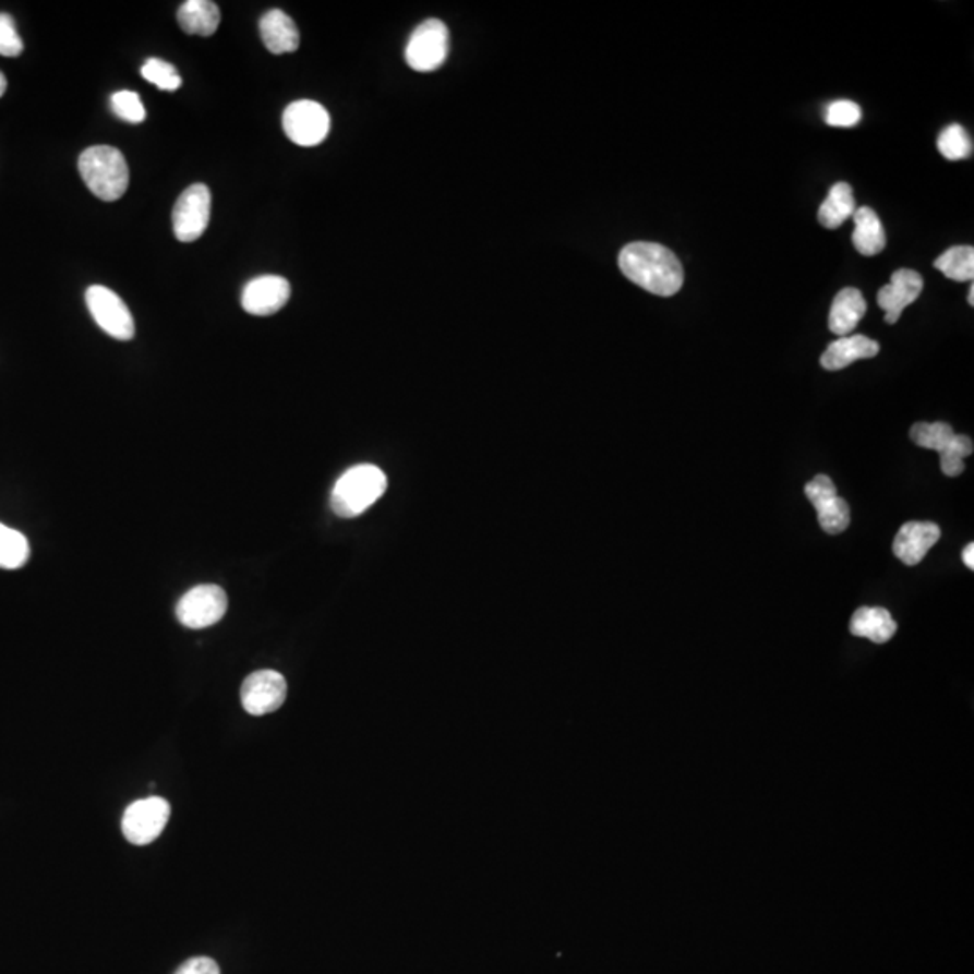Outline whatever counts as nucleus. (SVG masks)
Masks as SVG:
<instances>
[{
    "instance_id": "27",
    "label": "nucleus",
    "mask_w": 974,
    "mask_h": 974,
    "mask_svg": "<svg viewBox=\"0 0 974 974\" xmlns=\"http://www.w3.org/2000/svg\"><path fill=\"white\" fill-rule=\"evenodd\" d=\"M973 441L967 435H954L948 448L940 454V468L946 477H959L964 473V459L973 454Z\"/></svg>"
},
{
    "instance_id": "5",
    "label": "nucleus",
    "mask_w": 974,
    "mask_h": 974,
    "mask_svg": "<svg viewBox=\"0 0 974 974\" xmlns=\"http://www.w3.org/2000/svg\"><path fill=\"white\" fill-rule=\"evenodd\" d=\"M170 819V803L159 796L137 799L127 807L121 818V830L127 841L137 846H145L156 841L167 829Z\"/></svg>"
},
{
    "instance_id": "32",
    "label": "nucleus",
    "mask_w": 974,
    "mask_h": 974,
    "mask_svg": "<svg viewBox=\"0 0 974 974\" xmlns=\"http://www.w3.org/2000/svg\"><path fill=\"white\" fill-rule=\"evenodd\" d=\"M962 560H964L965 567H970L971 570L974 568V545L970 543L967 548L964 549V553H962Z\"/></svg>"
},
{
    "instance_id": "19",
    "label": "nucleus",
    "mask_w": 974,
    "mask_h": 974,
    "mask_svg": "<svg viewBox=\"0 0 974 974\" xmlns=\"http://www.w3.org/2000/svg\"><path fill=\"white\" fill-rule=\"evenodd\" d=\"M178 22L187 35L212 37L219 29V5L212 0H188L179 8Z\"/></svg>"
},
{
    "instance_id": "7",
    "label": "nucleus",
    "mask_w": 974,
    "mask_h": 974,
    "mask_svg": "<svg viewBox=\"0 0 974 974\" xmlns=\"http://www.w3.org/2000/svg\"><path fill=\"white\" fill-rule=\"evenodd\" d=\"M85 303L89 308L94 322L109 336L120 339V341H129L134 338L136 325H134L131 311L112 289L105 286H91L85 292Z\"/></svg>"
},
{
    "instance_id": "25",
    "label": "nucleus",
    "mask_w": 974,
    "mask_h": 974,
    "mask_svg": "<svg viewBox=\"0 0 974 974\" xmlns=\"http://www.w3.org/2000/svg\"><path fill=\"white\" fill-rule=\"evenodd\" d=\"M938 152L949 161H962L973 156V140L959 123L946 127L937 140Z\"/></svg>"
},
{
    "instance_id": "12",
    "label": "nucleus",
    "mask_w": 974,
    "mask_h": 974,
    "mask_svg": "<svg viewBox=\"0 0 974 974\" xmlns=\"http://www.w3.org/2000/svg\"><path fill=\"white\" fill-rule=\"evenodd\" d=\"M291 297V286L277 275L253 278L242 291V308L253 316H272L278 313Z\"/></svg>"
},
{
    "instance_id": "26",
    "label": "nucleus",
    "mask_w": 974,
    "mask_h": 974,
    "mask_svg": "<svg viewBox=\"0 0 974 974\" xmlns=\"http://www.w3.org/2000/svg\"><path fill=\"white\" fill-rule=\"evenodd\" d=\"M141 74L146 82L156 85L157 89L168 91V93H173L183 85V80L172 63L159 60V58H148L141 68Z\"/></svg>"
},
{
    "instance_id": "11",
    "label": "nucleus",
    "mask_w": 974,
    "mask_h": 974,
    "mask_svg": "<svg viewBox=\"0 0 974 974\" xmlns=\"http://www.w3.org/2000/svg\"><path fill=\"white\" fill-rule=\"evenodd\" d=\"M286 678L275 670L251 673L240 688L242 706L253 717H264L277 711L286 702Z\"/></svg>"
},
{
    "instance_id": "3",
    "label": "nucleus",
    "mask_w": 974,
    "mask_h": 974,
    "mask_svg": "<svg viewBox=\"0 0 974 974\" xmlns=\"http://www.w3.org/2000/svg\"><path fill=\"white\" fill-rule=\"evenodd\" d=\"M79 170L91 192L101 201L112 203L125 195L129 167L115 146H91L80 156Z\"/></svg>"
},
{
    "instance_id": "34",
    "label": "nucleus",
    "mask_w": 974,
    "mask_h": 974,
    "mask_svg": "<svg viewBox=\"0 0 974 974\" xmlns=\"http://www.w3.org/2000/svg\"><path fill=\"white\" fill-rule=\"evenodd\" d=\"M967 302H970V305H974V286H973V284H971V287H970V297H967Z\"/></svg>"
},
{
    "instance_id": "29",
    "label": "nucleus",
    "mask_w": 974,
    "mask_h": 974,
    "mask_svg": "<svg viewBox=\"0 0 974 974\" xmlns=\"http://www.w3.org/2000/svg\"><path fill=\"white\" fill-rule=\"evenodd\" d=\"M863 118L859 105L850 99H839L834 104L829 105V109L825 112V120L830 127H841V129H850L859 123Z\"/></svg>"
},
{
    "instance_id": "24",
    "label": "nucleus",
    "mask_w": 974,
    "mask_h": 974,
    "mask_svg": "<svg viewBox=\"0 0 974 974\" xmlns=\"http://www.w3.org/2000/svg\"><path fill=\"white\" fill-rule=\"evenodd\" d=\"M954 435L957 433H954L953 428L949 426L948 422H917L910 430V437H912L913 443L921 446V448L938 452V454H942L943 449L948 448Z\"/></svg>"
},
{
    "instance_id": "4",
    "label": "nucleus",
    "mask_w": 974,
    "mask_h": 974,
    "mask_svg": "<svg viewBox=\"0 0 974 974\" xmlns=\"http://www.w3.org/2000/svg\"><path fill=\"white\" fill-rule=\"evenodd\" d=\"M449 52L448 26L437 19L422 22L408 40L405 58L413 71L430 73L441 68Z\"/></svg>"
},
{
    "instance_id": "13",
    "label": "nucleus",
    "mask_w": 974,
    "mask_h": 974,
    "mask_svg": "<svg viewBox=\"0 0 974 974\" xmlns=\"http://www.w3.org/2000/svg\"><path fill=\"white\" fill-rule=\"evenodd\" d=\"M923 287V277L913 269H899L893 273L890 284L877 292V303L886 313V324L895 325L901 318L902 311L921 297Z\"/></svg>"
},
{
    "instance_id": "18",
    "label": "nucleus",
    "mask_w": 974,
    "mask_h": 974,
    "mask_svg": "<svg viewBox=\"0 0 974 974\" xmlns=\"http://www.w3.org/2000/svg\"><path fill=\"white\" fill-rule=\"evenodd\" d=\"M850 632L855 637H866L882 645L895 636L897 623L882 606H863L850 620Z\"/></svg>"
},
{
    "instance_id": "14",
    "label": "nucleus",
    "mask_w": 974,
    "mask_h": 974,
    "mask_svg": "<svg viewBox=\"0 0 974 974\" xmlns=\"http://www.w3.org/2000/svg\"><path fill=\"white\" fill-rule=\"evenodd\" d=\"M942 531L933 521H907L897 532L893 540V554L907 567L923 562L929 549L938 543Z\"/></svg>"
},
{
    "instance_id": "23",
    "label": "nucleus",
    "mask_w": 974,
    "mask_h": 974,
    "mask_svg": "<svg viewBox=\"0 0 974 974\" xmlns=\"http://www.w3.org/2000/svg\"><path fill=\"white\" fill-rule=\"evenodd\" d=\"M29 560V543L22 532L0 524V568L15 570Z\"/></svg>"
},
{
    "instance_id": "28",
    "label": "nucleus",
    "mask_w": 974,
    "mask_h": 974,
    "mask_svg": "<svg viewBox=\"0 0 974 974\" xmlns=\"http://www.w3.org/2000/svg\"><path fill=\"white\" fill-rule=\"evenodd\" d=\"M110 105H112V112H115L118 118H121V120L129 121V123H141V121H145V105L141 101L140 94L137 93H132V91H120V93H115L112 94V98H110Z\"/></svg>"
},
{
    "instance_id": "30",
    "label": "nucleus",
    "mask_w": 974,
    "mask_h": 974,
    "mask_svg": "<svg viewBox=\"0 0 974 974\" xmlns=\"http://www.w3.org/2000/svg\"><path fill=\"white\" fill-rule=\"evenodd\" d=\"M24 43L16 32L15 21L8 13H0V55L2 57H21Z\"/></svg>"
},
{
    "instance_id": "17",
    "label": "nucleus",
    "mask_w": 974,
    "mask_h": 974,
    "mask_svg": "<svg viewBox=\"0 0 974 974\" xmlns=\"http://www.w3.org/2000/svg\"><path fill=\"white\" fill-rule=\"evenodd\" d=\"M866 300L863 292L855 287H846L838 292L832 302L829 316V328L839 338L850 336L861 320L865 318Z\"/></svg>"
},
{
    "instance_id": "8",
    "label": "nucleus",
    "mask_w": 974,
    "mask_h": 974,
    "mask_svg": "<svg viewBox=\"0 0 974 974\" xmlns=\"http://www.w3.org/2000/svg\"><path fill=\"white\" fill-rule=\"evenodd\" d=\"M212 217V193L206 184L188 187L173 206V233L179 242H195L203 237Z\"/></svg>"
},
{
    "instance_id": "33",
    "label": "nucleus",
    "mask_w": 974,
    "mask_h": 974,
    "mask_svg": "<svg viewBox=\"0 0 974 974\" xmlns=\"http://www.w3.org/2000/svg\"><path fill=\"white\" fill-rule=\"evenodd\" d=\"M5 89H8V80L4 74L0 73V98L4 96Z\"/></svg>"
},
{
    "instance_id": "1",
    "label": "nucleus",
    "mask_w": 974,
    "mask_h": 974,
    "mask_svg": "<svg viewBox=\"0 0 974 974\" xmlns=\"http://www.w3.org/2000/svg\"><path fill=\"white\" fill-rule=\"evenodd\" d=\"M623 275L657 297H673L684 284L677 255L656 242H632L620 253Z\"/></svg>"
},
{
    "instance_id": "22",
    "label": "nucleus",
    "mask_w": 974,
    "mask_h": 974,
    "mask_svg": "<svg viewBox=\"0 0 974 974\" xmlns=\"http://www.w3.org/2000/svg\"><path fill=\"white\" fill-rule=\"evenodd\" d=\"M935 267L949 280L973 281L974 250L971 245H954L938 256Z\"/></svg>"
},
{
    "instance_id": "10",
    "label": "nucleus",
    "mask_w": 974,
    "mask_h": 974,
    "mask_svg": "<svg viewBox=\"0 0 974 974\" xmlns=\"http://www.w3.org/2000/svg\"><path fill=\"white\" fill-rule=\"evenodd\" d=\"M805 496L818 513L821 529L829 534H841L850 526L849 502L841 498L829 474H818L805 485Z\"/></svg>"
},
{
    "instance_id": "16",
    "label": "nucleus",
    "mask_w": 974,
    "mask_h": 974,
    "mask_svg": "<svg viewBox=\"0 0 974 974\" xmlns=\"http://www.w3.org/2000/svg\"><path fill=\"white\" fill-rule=\"evenodd\" d=\"M261 37L273 55L294 52L300 46V33L291 16L281 10L267 11L261 19Z\"/></svg>"
},
{
    "instance_id": "2",
    "label": "nucleus",
    "mask_w": 974,
    "mask_h": 974,
    "mask_svg": "<svg viewBox=\"0 0 974 974\" xmlns=\"http://www.w3.org/2000/svg\"><path fill=\"white\" fill-rule=\"evenodd\" d=\"M388 479L374 465H358L347 469L334 484L330 507L341 518H356L374 506L385 495Z\"/></svg>"
},
{
    "instance_id": "21",
    "label": "nucleus",
    "mask_w": 974,
    "mask_h": 974,
    "mask_svg": "<svg viewBox=\"0 0 974 974\" xmlns=\"http://www.w3.org/2000/svg\"><path fill=\"white\" fill-rule=\"evenodd\" d=\"M855 199L852 187L846 183H838L830 188L829 197L819 206L818 219L821 226L835 230L843 226L855 214Z\"/></svg>"
},
{
    "instance_id": "20",
    "label": "nucleus",
    "mask_w": 974,
    "mask_h": 974,
    "mask_svg": "<svg viewBox=\"0 0 974 974\" xmlns=\"http://www.w3.org/2000/svg\"><path fill=\"white\" fill-rule=\"evenodd\" d=\"M855 230L852 235L855 250L861 255L874 256L881 253L886 245V233L882 223L874 209L857 208L854 214Z\"/></svg>"
},
{
    "instance_id": "15",
    "label": "nucleus",
    "mask_w": 974,
    "mask_h": 974,
    "mask_svg": "<svg viewBox=\"0 0 974 974\" xmlns=\"http://www.w3.org/2000/svg\"><path fill=\"white\" fill-rule=\"evenodd\" d=\"M879 350H881V347L874 339L861 336V334H852V336H844V338L832 341L829 345V349L825 350L819 363H821L825 371H843V369L852 365L855 361L876 358L879 354Z\"/></svg>"
},
{
    "instance_id": "31",
    "label": "nucleus",
    "mask_w": 974,
    "mask_h": 974,
    "mask_svg": "<svg viewBox=\"0 0 974 974\" xmlns=\"http://www.w3.org/2000/svg\"><path fill=\"white\" fill-rule=\"evenodd\" d=\"M176 974H220L219 965L208 957H195L184 962Z\"/></svg>"
},
{
    "instance_id": "6",
    "label": "nucleus",
    "mask_w": 974,
    "mask_h": 974,
    "mask_svg": "<svg viewBox=\"0 0 974 974\" xmlns=\"http://www.w3.org/2000/svg\"><path fill=\"white\" fill-rule=\"evenodd\" d=\"M228 610V596L219 585H199L179 600L176 615L190 630H203L219 623Z\"/></svg>"
},
{
    "instance_id": "9",
    "label": "nucleus",
    "mask_w": 974,
    "mask_h": 974,
    "mask_svg": "<svg viewBox=\"0 0 974 974\" xmlns=\"http://www.w3.org/2000/svg\"><path fill=\"white\" fill-rule=\"evenodd\" d=\"M284 131L300 146H316L330 131V116L324 105L313 99H300L284 110Z\"/></svg>"
}]
</instances>
